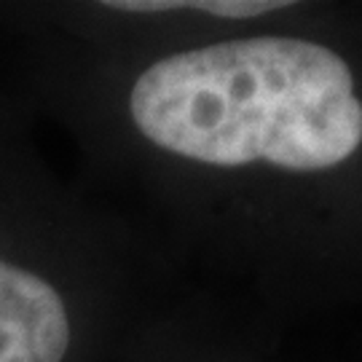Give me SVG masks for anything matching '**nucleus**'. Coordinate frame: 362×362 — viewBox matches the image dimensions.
Returning <instances> with one entry per match:
<instances>
[{"mask_svg": "<svg viewBox=\"0 0 362 362\" xmlns=\"http://www.w3.org/2000/svg\"><path fill=\"white\" fill-rule=\"evenodd\" d=\"M137 129L169 153L287 172H322L362 145L349 65L314 40L263 35L158 59L134 81Z\"/></svg>", "mask_w": 362, "mask_h": 362, "instance_id": "1", "label": "nucleus"}, {"mask_svg": "<svg viewBox=\"0 0 362 362\" xmlns=\"http://www.w3.org/2000/svg\"><path fill=\"white\" fill-rule=\"evenodd\" d=\"M70 322L46 279L0 260V362H62Z\"/></svg>", "mask_w": 362, "mask_h": 362, "instance_id": "2", "label": "nucleus"}, {"mask_svg": "<svg viewBox=\"0 0 362 362\" xmlns=\"http://www.w3.org/2000/svg\"><path fill=\"white\" fill-rule=\"evenodd\" d=\"M290 3L282 0H202V3H182V8H196V11H207L226 19H252L263 16L269 11L287 8Z\"/></svg>", "mask_w": 362, "mask_h": 362, "instance_id": "3", "label": "nucleus"}]
</instances>
